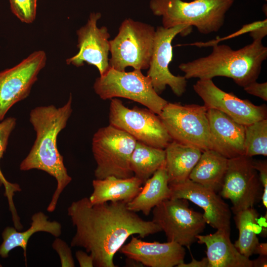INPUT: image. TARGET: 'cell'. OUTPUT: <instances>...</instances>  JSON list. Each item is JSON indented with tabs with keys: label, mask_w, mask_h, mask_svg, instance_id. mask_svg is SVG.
I'll return each instance as SVG.
<instances>
[{
	"label": "cell",
	"mask_w": 267,
	"mask_h": 267,
	"mask_svg": "<svg viewBox=\"0 0 267 267\" xmlns=\"http://www.w3.org/2000/svg\"><path fill=\"white\" fill-rule=\"evenodd\" d=\"M67 212L76 230L70 246L84 248L92 256L94 267H116L114 256L131 235L144 238L162 231L122 202L91 204L85 197L73 201Z\"/></svg>",
	"instance_id": "obj_1"
},
{
	"label": "cell",
	"mask_w": 267,
	"mask_h": 267,
	"mask_svg": "<svg viewBox=\"0 0 267 267\" xmlns=\"http://www.w3.org/2000/svg\"><path fill=\"white\" fill-rule=\"evenodd\" d=\"M72 100L70 94L62 107L41 106L30 113V122L36 132V138L29 153L21 162L20 169L42 170L55 178L57 186L47 208L49 212L55 210L60 195L72 180L57 145L58 135L66 127L72 112Z\"/></svg>",
	"instance_id": "obj_2"
},
{
	"label": "cell",
	"mask_w": 267,
	"mask_h": 267,
	"mask_svg": "<svg viewBox=\"0 0 267 267\" xmlns=\"http://www.w3.org/2000/svg\"><path fill=\"white\" fill-rule=\"evenodd\" d=\"M267 58V47L262 40L256 39L236 50L226 44H216L209 55L181 63L178 68L186 79L225 77L243 88L257 81Z\"/></svg>",
	"instance_id": "obj_3"
},
{
	"label": "cell",
	"mask_w": 267,
	"mask_h": 267,
	"mask_svg": "<svg viewBox=\"0 0 267 267\" xmlns=\"http://www.w3.org/2000/svg\"><path fill=\"white\" fill-rule=\"evenodd\" d=\"M234 0H151L153 13L162 17L163 27L180 25L194 26L202 34L219 31L223 26L225 14Z\"/></svg>",
	"instance_id": "obj_4"
},
{
	"label": "cell",
	"mask_w": 267,
	"mask_h": 267,
	"mask_svg": "<svg viewBox=\"0 0 267 267\" xmlns=\"http://www.w3.org/2000/svg\"><path fill=\"white\" fill-rule=\"evenodd\" d=\"M136 141L129 134L110 124L99 129L92 139V152L96 163L95 178L134 176L130 158Z\"/></svg>",
	"instance_id": "obj_5"
},
{
	"label": "cell",
	"mask_w": 267,
	"mask_h": 267,
	"mask_svg": "<svg viewBox=\"0 0 267 267\" xmlns=\"http://www.w3.org/2000/svg\"><path fill=\"white\" fill-rule=\"evenodd\" d=\"M155 33L149 24L131 18L121 23L117 36L109 41L111 67L125 71L128 67L135 70L148 69L152 55Z\"/></svg>",
	"instance_id": "obj_6"
},
{
	"label": "cell",
	"mask_w": 267,
	"mask_h": 267,
	"mask_svg": "<svg viewBox=\"0 0 267 267\" xmlns=\"http://www.w3.org/2000/svg\"><path fill=\"white\" fill-rule=\"evenodd\" d=\"M93 89L102 99H129L158 115L168 102L156 92L150 79L140 70L126 72L110 66L103 75L96 79Z\"/></svg>",
	"instance_id": "obj_7"
},
{
	"label": "cell",
	"mask_w": 267,
	"mask_h": 267,
	"mask_svg": "<svg viewBox=\"0 0 267 267\" xmlns=\"http://www.w3.org/2000/svg\"><path fill=\"white\" fill-rule=\"evenodd\" d=\"M159 116L172 140L202 151L209 149L210 128L204 105L168 102Z\"/></svg>",
	"instance_id": "obj_8"
},
{
	"label": "cell",
	"mask_w": 267,
	"mask_h": 267,
	"mask_svg": "<svg viewBox=\"0 0 267 267\" xmlns=\"http://www.w3.org/2000/svg\"><path fill=\"white\" fill-rule=\"evenodd\" d=\"M152 211V221L165 232L167 241L187 248L197 241L207 223L203 214L189 208L185 199H167Z\"/></svg>",
	"instance_id": "obj_9"
},
{
	"label": "cell",
	"mask_w": 267,
	"mask_h": 267,
	"mask_svg": "<svg viewBox=\"0 0 267 267\" xmlns=\"http://www.w3.org/2000/svg\"><path fill=\"white\" fill-rule=\"evenodd\" d=\"M109 121L137 141L153 147L165 149L172 141L158 115L148 108H129L117 98L111 99Z\"/></svg>",
	"instance_id": "obj_10"
},
{
	"label": "cell",
	"mask_w": 267,
	"mask_h": 267,
	"mask_svg": "<svg viewBox=\"0 0 267 267\" xmlns=\"http://www.w3.org/2000/svg\"><path fill=\"white\" fill-rule=\"evenodd\" d=\"M219 195L229 199L234 214L252 208L262 198L263 187L252 157L245 155L228 159Z\"/></svg>",
	"instance_id": "obj_11"
},
{
	"label": "cell",
	"mask_w": 267,
	"mask_h": 267,
	"mask_svg": "<svg viewBox=\"0 0 267 267\" xmlns=\"http://www.w3.org/2000/svg\"><path fill=\"white\" fill-rule=\"evenodd\" d=\"M191 28L183 24L170 28L158 26L155 29L147 76L150 79L153 87L158 94L163 91L167 86L178 96H181L186 91L187 79L184 76L173 75L169 66L173 58L172 41L178 34L184 36L189 33Z\"/></svg>",
	"instance_id": "obj_12"
},
{
	"label": "cell",
	"mask_w": 267,
	"mask_h": 267,
	"mask_svg": "<svg viewBox=\"0 0 267 267\" xmlns=\"http://www.w3.org/2000/svg\"><path fill=\"white\" fill-rule=\"evenodd\" d=\"M46 62L45 52L37 50L15 66L0 72V122L13 105L29 95Z\"/></svg>",
	"instance_id": "obj_13"
},
{
	"label": "cell",
	"mask_w": 267,
	"mask_h": 267,
	"mask_svg": "<svg viewBox=\"0 0 267 267\" xmlns=\"http://www.w3.org/2000/svg\"><path fill=\"white\" fill-rule=\"evenodd\" d=\"M193 89L207 109L219 110L244 126L267 119L266 105H256L218 87L212 79H198Z\"/></svg>",
	"instance_id": "obj_14"
},
{
	"label": "cell",
	"mask_w": 267,
	"mask_h": 267,
	"mask_svg": "<svg viewBox=\"0 0 267 267\" xmlns=\"http://www.w3.org/2000/svg\"><path fill=\"white\" fill-rule=\"evenodd\" d=\"M101 14L91 13L87 23L77 31L78 52L66 59L68 65L82 66L84 62L95 66L100 76L109 68L110 34L105 26L98 28V20Z\"/></svg>",
	"instance_id": "obj_15"
},
{
	"label": "cell",
	"mask_w": 267,
	"mask_h": 267,
	"mask_svg": "<svg viewBox=\"0 0 267 267\" xmlns=\"http://www.w3.org/2000/svg\"><path fill=\"white\" fill-rule=\"evenodd\" d=\"M169 186L172 198H182L194 203L204 210L206 223L217 230L230 232L231 212L228 205L217 192L189 178Z\"/></svg>",
	"instance_id": "obj_16"
},
{
	"label": "cell",
	"mask_w": 267,
	"mask_h": 267,
	"mask_svg": "<svg viewBox=\"0 0 267 267\" xmlns=\"http://www.w3.org/2000/svg\"><path fill=\"white\" fill-rule=\"evenodd\" d=\"M207 116L209 149L228 159L244 155L245 126L217 109H207Z\"/></svg>",
	"instance_id": "obj_17"
},
{
	"label": "cell",
	"mask_w": 267,
	"mask_h": 267,
	"mask_svg": "<svg viewBox=\"0 0 267 267\" xmlns=\"http://www.w3.org/2000/svg\"><path fill=\"white\" fill-rule=\"evenodd\" d=\"M127 258L149 267H173L184 262L185 250L175 242L142 241L132 235L131 241L119 251Z\"/></svg>",
	"instance_id": "obj_18"
},
{
	"label": "cell",
	"mask_w": 267,
	"mask_h": 267,
	"mask_svg": "<svg viewBox=\"0 0 267 267\" xmlns=\"http://www.w3.org/2000/svg\"><path fill=\"white\" fill-rule=\"evenodd\" d=\"M197 241L207 247L209 267H252V261L241 254L230 239V232L217 230L197 236Z\"/></svg>",
	"instance_id": "obj_19"
},
{
	"label": "cell",
	"mask_w": 267,
	"mask_h": 267,
	"mask_svg": "<svg viewBox=\"0 0 267 267\" xmlns=\"http://www.w3.org/2000/svg\"><path fill=\"white\" fill-rule=\"evenodd\" d=\"M48 219V217L43 212H38L32 215L31 226L24 231H18L15 227H6L1 233L3 241L0 245V256L6 258L12 249L21 247L23 250L26 265L27 244L33 234L39 231L47 232L55 237H59L61 234V224L57 221Z\"/></svg>",
	"instance_id": "obj_20"
},
{
	"label": "cell",
	"mask_w": 267,
	"mask_h": 267,
	"mask_svg": "<svg viewBox=\"0 0 267 267\" xmlns=\"http://www.w3.org/2000/svg\"><path fill=\"white\" fill-rule=\"evenodd\" d=\"M142 184V181L134 176L125 178L114 176L95 178L92 181L93 192L89 199L91 204L107 202L127 204L139 193Z\"/></svg>",
	"instance_id": "obj_21"
},
{
	"label": "cell",
	"mask_w": 267,
	"mask_h": 267,
	"mask_svg": "<svg viewBox=\"0 0 267 267\" xmlns=\"http://www.w3.org/2000/svg\"><path fill=\"white\" fill-rule=\"evenodd\" d=\"M139 193L127 204L130 210L148 216L163 201L171 197L165 162L144 183Z\"/></svg>",
	"instance_id": "obj_22"
},
{
	"label": "cell",
	"mask_w": 267,
	"mask_h": 267,
	"mask_svg": "<svg viewBox=\"0 0 267 267\" xmlns=\"http://www.w3.org/2000/svg\"><path fill=\"white\" fill-rule=\"evenodd\" d=\"M165 150L169 184L187 179L202 152L199 148L174 140L167 145Z\"/></svg>",
	"instance_id": "obj_23"
},
{
	"label": "cell",
	"mask_w": 267,
	"mask_h": 267,
	"mask_svg": "<svg viewBox=\"0 0 267 267\" xmlns=\"http://www.w3.org/2000/svg\"><path fill=\"white\" fill-rule=\"evenodd\" d=\"M228 161L213 150L202 151L188 178L217 193L222 187Z\"/></svg>",
	"instance_id": "obj_24"
},
{
	"label": "cell",
	"mask_w": 267,
	"mask_h": 267,
	"mask_svg": "<svg viewBox=\"0 0 267 267\" xmlns=\"http://www.w3.org/2000/svg\"><path fill=\"white\" fill-rule=\"evenodd\" d=\"M165 149L137 141L130 158L134 176L143 184L165 162Z\"/></svg>",
	"instance_id": "obj_25"
},
{
	"label": "cell",
	"mask_w": 267,
	"mask_h": 267,
	"mask_svg": "<svg viewBox=\"0 0 267 267\" xmlns=\"http://www.w3.org/2000/svg\"><path fill=\"white\" fill-rule=\"evenodd\" d=\"M234 215L239 234L234 245L241 254L249 258L253 254H256L260 244L256 231L259 214L252 207L240 211Z\"/></svg>",
	"instance_id": "obj_26"
},
{
	"label": "cell",
	"mask_w": 267,
	"mask_h": 267,
	"mask_svg": "<svg viewBox=\"0 0 267 267\" xmlns=\"http://www.w3.org/2000/svg\"><path fill=\"white\" fill-rule=\"evenodd\" d=\"M244 155L267 156V119L245 126Z\"/></svg>",
	"instance_id": "obj_27"
},
{
	"label": "cell",
	"mask_w": 267,
	"mask_h": 267,
	"mask_svg": "<svg viewBox=\"0 0 267 267\" xmlns=\"http://www.w3.org/2000/svg\"><path fill=\"white\" fill-rule=\"evenodd\" d=\"M16 125V119L13 117H8L0 122V160L6 150L9 137ZM0 182L5 188V195L6 196L9 205L14 204L13 196L14 193L20 191L21 189L17 183L8 181L3 177L0 170Z\"/></svg>",
	"instance_id": "obj_28"
},
{
	"label": "cell",
	"mask_w": 267,
	"mask_h": 267,
	"mask_svg": "<svg viewBox=\"0 0 267 267\" xmlns=\"http://www.w3.org/2000/svg\"><path fill=\"white\" fill-rule=\"evenodd\" d=\"M11 10L22 22L30 24L36 19L37 0H9Z\"/></svg>",
	"instance_id": "obj_29"
},
{
	"label": "cell",
	"mask_w": 267,
	"mask_h": 267,
	"mask_svg": "<svg viewBox=\"0 0 267 267\" xmlns=\"http://www.w3.org/2000/svg\"><path fill=\"white\" fill-rule=\"evenodd\" d=\"M52 247L59 255L62 267H74L75 262L70 247L62 239L56 237Z\"/></svg>",
	"instance_id": "obj_30"
},
{
	"label": "cell",
	"mask_w": 267,
	"mask_h": 267,
	"mask_svg": "<svg viewBox=\"0 0 267 267\" xmlns=\"http://www.w3.org/2000/svg\"><path fill=\"white\" fill-rule=\"evenodd\" d=\"M253 165L258 173L263 187L262 199L265 207L267 208V160H253Z\"/></svg>",
	"instance_id": "obj_31"
},
{
	"label": "cell",
	"mask_w": 267,
	"mask_h": 267,
	"mask_svg": "<svg viewBox=\"0 0 267 267\" xmlns=\"http://www.w3.org/2000/svg\"><path fill=\"white\" fill-rule=\"evenodd\" d=\"M243 89L247 93L267 101V82L259 83L255 81L248 84Z\"/></svg>",
	"instance_id": "obj_32"
},
{
	"label": "cell",
	"mask_w": 267,
	"mask_h": 267,
	"mask_svg": "<svg viewBox=\"0 0 267 267\" xmlns=\"http://www.w3.org/2000/svg\"><path fill=\"white\" fill-rule=\"evenodd\" d=\"M76 258L81 267H94L93 259L90 254L82 250H78L75 253Z\"/></svg>",
	"instance_id": "obj_33"
},
{
	"label": "cell",
	"mask_w": 267,
	"mask_h": 267,
	"mask_svg": "<svg viewBox=\"0 0 267 267\" xmlns=\"http://www.w3.org/2000/svg\"><path fill=\"white\" fill-rule=\"evenodd\" d=\"M178 267H209L208 260L207 257L204 258L201 261H197L193 257L190 263L185 264L184 262L177 266Z\"/></svg>",
	"instance_id": "obj_34"
},
{
	"label": "cell",
	"mask_w": 267,
	"mask_h": 267,
	"mask_svg": "<svg viewBox=\"0 0 267 267\" xmlns=\"http://www.w3.org/2000/svg\"><path fill=\"white\" fill-rule=\"evenodd\" d=\"M267 256L266 255H260L259 257L252 261V267H267Z\"/></svg>",
	"instance_id": "obj_35"
},
{
	"label": "cell",
	"mask_w": 267,
	"mask_h": 267,
	"mask_svg": "<svg viewBox=\"0 0 267 267\" xmlns=\"http://www.w3.org/2000/svg\"><path fill=\"white\" fill-rule=\"evenodd\" d=\"M256 254L260 255H267V245L266 243H260L257 248Z\"/></svg>",
	"instance_id": "obj_36"
},
{
	"label": "cell",
	"mask_w": 267,
	"mask_h": 267,
	"mask_svg": "<svg viewBox=\"0 0 267 267\" xmlns=\"http://www.w3.org/2000/svg\"><path fill=\"white\" fill-rule=\"evenodd\" d=\"M126 265L128 267H143L140 263L131 258H127Z\"/></svg>",
	"instance_id": "obj_37"
},
{
	"label": "cell",
	"mask_w": 267,
	"mask_h": 267,
	"mask_svg": "<svg viewBox=\"0 0 267 267\" xmlns=\"http://www.w3.org/2000/svg\"><path fill=\"white\" fill-rule=\"evenodd\" d=\"M0 267H1V265L0 264Z\"/></svg>",
	"instance_id": "obj_38"
}]
</instances>
